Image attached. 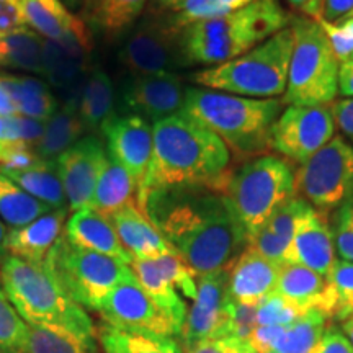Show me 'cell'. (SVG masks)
<instances>
[{
	"mask_svg": "<svg viewBox=\"0 0 353 353\" xmlns=\"http://www.w3.org/2000/svg\"><path fill=\"white\" fill-rule=\"evenodd\" d=\"M275 293L303 314L314 311L332 321L335 296L327 276H322L303 265L286 263L281 267Z\"/></svg>",
	"mask_w": 353,
	"mask_h": 353,
	"instance_id": "obj_21",
	"label": "cell"
},
{
	"mask_svg": "<svg viewBox=\"0 0 353 353\" xmlns=\"http://www.w3.org/2000/svg\"><path fill=\"white\" fill-rule=\"evenodd\" d=\"M252 2H255V0H221V3H223L229 12L241 10V8L250 6Z\"/></svg>",
	"mask_w": 353,
	"mask_h": 353,
	"instance_id": "obj_55",
	"label": "cell"
},
{
	"mask_svg": "<svg viewBox=\"0 0 353 353\" xmlns=\"http://www.w3.org/2000/svg\"><path fill=\"white\" fill-rule=\"evenodd\" d=\"M335 252L342 260L353 262V196L335 210L332 223Z\"/></svg>",
	"mask_w": 353,
	"mask_h": 353,
	"instance_id": "obj_43",
	"label": "cell"
},
{
	"mask_svg": "<svg viewBox=\"0 0 353 353\" xmlns=\"http://www.w3.org/2000/svg\"><path fill=\"white\" fill-rule=\"evenodd\" d=\"M94 41L85 23L59 39H43V76L59 94L64 107L79 112V103L92 70Z\"/></svg>",
	"mask_w": 353,
	"mask_h": 353,
	"instance_id": "obj_11",
	"label": "cell"
},
{
	"mask_svg": "<svg viewBox=\"0 0 353 353\" xmlns=\"http://www.w3.org/2000/svg\"><path fill=\"white\" fill-rule=\"evenodd\" d=\"M316 21V20H314ZM324 30L327 41L332 48L339 63L353 61V15L330 23V21H317Z\"/></svg>",
	"mask_w": 353,
	"mask_h": 353,
	"instance_id": "obj_44",
	"label": "cell"
},
{
	"mask_svg": "<svg viewBox=\"0 0 353 353\" xmlns=\"http://www.w3.org/2000/svg\"><path fill=\"white\" fill-rule=\"evenodd\" d=\"M130 267L134 272L136 278H138L145 293L174 321V324L182 332L188 314L187 303L180 298L179 291L175 290V286L170 283L169 278L157 267L154 259L132 260Z\"/></svg>",
	"mask_w": 353,
	"mask_h": 353,
	"instance_id": "obj_28",
	"label": "cell"
},
{
	"mask_svg": "<svg viewBox=\"0 0 353 353\" xmlns=\"http://www.w3.org/2000/svg\"><path fill=\"white\" fill-rule=\"evenodd\" d=\"M293 33L288 82L283 100L301 107H327L339 95L341 63L321 25L307 17L290 21Z\"/></svg>",
	"mask_w": 353,
	"mask_h": 353,
	"instance_id": "obj_7",
	"label": "cell"
},
{
	"mask_svg": "<svg viewBox=\"0 0 353 353\" xmlns=\"http://www.w3.org/2000/svg\"><path fill=\"white\" fill-rule=\"evenodd\" d=\"M68 2H69V3H72V6H76V3H77V2H81V0H68Z\"/></svg>",
	"mask_w": 353,
	"mask_h": 353,
	"instance_id": "obj_62",
	"label": "cell"
},
{
	"mask_svg": "<svg viewBox=\"0 0 353 353\" xmlns=\"http://www.w3.org/2000/svg\"><path fill=\"white\" fill-rule=\"evenodd\" d=\"M309 203L301 196L291 198L281 208H278L272 218L263 224V228L250 239L249 245L257 250L265 259L278 265H286L291 241L294 236V228L299 216L304 213Z\"/></svg>",
	"mask_w": 353,
	"mask_h": 353,
	"instance_id": "obj_25",
	"label": "cell"
},
{
	"mask_svg": "<svg viewBox=\"0 0 353 353\" xmlns=\"http://www.w3.org/2000/svg\"><path fill=\"white\" fill-rule=\"evenodd\" d=\"M23 8L26 25L46 39L63 38L82 23L63 0H23Z\"/></svg>",
	"mask_w": 353,
	"mask_h": 353,
	"instance_id": "obj_32",
	"label": "cell"
},
{
	"mask_svg": "<svg viewBox=\"0 0 353 353\" xmlns=\"http://www.w3.org/2000/svg\"><path fill=\"white\" fill-rule=\"evenodd\" d=\"M196 278L229 270L249 245L226 193L206 188L151 192L141 206Z\"/></svg>",
	"mask_w": 353,
	"mask_h": 353,
	"instance_id": "obj_1",
	"label": "cell"
},
{
	"mask_svg": "<svg viewBox=\"0 0 353 353\" xmlns=\"http://www.w3.org/2000/svg\"><path fill=\"white\" fill-rule=\"evenodd\" d=\"M26 325L0 283V348L19 353L25 341Z\"/></svg>",
	"mask_w": 353,
	"mask_h": 353,
	"instance_id": "obj_41",
	"label": "cell"
},
{
	"mask_svg": "<svg viewBox=\"0 0 353 353\" xmlns=\"http://www.w3.org/2000/svg\"><path fill=\"white\" fill-rule=\"evenodd\" d=\"M185 353H255L249 341H241L236 337L208 339Z\"/></svg>",
	"mask_w": 353,
	"mask_h": 353,
	"instance_id": "obj_49",
	"label": "cell"
},
{
	"mask_svg": "<svg viewBox=\"0 0 353 353\" xmlns=\"http://www.w3.org/2000/svg\"><path fill=\"white\" fill-rule=\"evenodd\" d=\"M293 50L290 26L228 63L198 70L193 81L210 90L250 99H275L285 94Z\"/></svg>",
	"mask_w": 353,
	"mask_h": 353,
	"instance_id": "obj_6",
	"label": "cell"
},
{
	"mask_svg": "<svg viewBox=\"0 0 353 353\" xmlns=\"http://www.w3.org/2000/svg\"><path fill=\"white\" fill-rule=\"evenodd\" d=\"M187 88L175 72L134 77L123 90V103L149 123L164 120L182 112Z\"/></svg>",
	"mask_w": 353,
	"mask_h": 353,
	"instance_id": "obj_18",
	"label": "cell"
},
{
	"mask_svg": "<svg viewBox=\"0 0 353 353\" xmlns=\"http://www.w3.org/2000/svg\"><path fill=\"white\" fill-rule=\"evenodd\" d=\"M335 128L332 105H288L272 128L270 149L288 162L303 165L334 138Z\"/></svg>",
	"mask_w": 353,
	"mask_h": 353,
	"instance_id": "obj_12",
	"label": "cell"
},
{
	"mask_svg": "<svg viewBox=\"0 0 353 353\" xmlns=\"http://www.w3.org/2000/svg\"><path fill=\"white\" fill-rule=\"evenodd\" d=\"M148 0H100L95 10V23L107 33H120L143 13Z\"/></svg>",
	"mask_w": 353,
	"mask_h": 353,
	"instance_id": "obj_38",
	"label": "cell"
},
{
	"mask_svg": "<svg viewBox=\"0 0 353 353\" xmlns=\"http://www.w3.org/2000/svg\"><path fill=\"white\" fill-rule=\"evenodd\" d=\"M286 325H257L249 337L250 347L255 353H270Z\"/></svg>",
	"mask_w": 353,
	"mask_h": 353,
	"instance_id": "obj_50",
	"label": "cell"
},
{
	"mask_svg": "<svg viewBox=\"0 0 353 353\" xmlns=\"http://www.w3.org/2000/svg\"><path fill=\"white\" fill-rule=\"evenodd\" d=\"M281 265L265 259L250 245L229 268V298L244 306H257L275 293Z\"/></svg>",
	"mask_w": 353,
	"mask_h": 353,
	"instance_id": "obj_20",
	"label": "cell"
},
{
	"mask_svg": "<svg viewBox=\"0 0 353 353\" xmlns=\"http://www.w3.org/2000/svg\"><path fill=\"white\" fill-rule=\"evenodd\" d=\"M335 260L337 252L327 216L309 205L294 228L286 263L303 265L322 276H327Z\"/></svg>",
	"mask_w": 353,
	"mask_h": 353,
	"instance_id": "obj_19",
	"label": "cell"
},
{
	"mask_svg": "<svg viewBox=\"0 0 353 353\" xmlns=\"http://www.w3.org/2000/svg\"><path fill=\"white\" fill-rule=\"evenodd\" d=\"M8 179L51 210H69L56 161H41L28 169H2Z\"/></svg>",
	"mask_w": 353,
	"mask_h": 353,
	"instance_id": "obj_29",
	"label": "cell"
},
{
	"mask_svg": "<svg viewBox=\"0 0 353 353\" xmlns=\"http://www.w3.org/2000/svg\"><path fill=\"white\" fill-rule=\"evenodd\" d=\"M231 307L229 270L198 276L196 298L188 309L182 337H180L183 353L208 339L226 337Z\"/></svg>",
	"mask_w": 353,
	"mask_h": 353,
	"instance_id": "obj_15",
	"label": "cell"
},
{
	"mask_svg": "<svg viewBox=\"0 0 353 353\" xmlns=\"http://www.w3.org/2000/svg\"><path fill=\"white\" fill-rule=\"evenodd\" d=\"M296 193L327 213L353 196V144L334 136L321 151L294 170Z\"/></svg>",
	"mask_w": 353,
	"mask_h": 353,
	"instance_id": "obj_10",
	"label": "cell"
},
{
	"mask_svg": "<svg viewBox=\"0 0 353 353\" xmlns=\"http://www.w3.org/2000/svg\"><path fill=\"white\" fill-rule=\"evenodd\" d=\"M327 281L335 296L334 322H345L353 316V262L337 259L330 268Z\"/></svg>",
	"mask_w": 353,
	"mask_h": 353,
	"instance_id": "obj_40",
	"label": "cell"
},
{
	"mask_svg": "<svg viewBox=\"0 0 353 353\" xmlns=\"http://www.w3.org/2000/svg\"><path fill=\"white\" fill-rule=\"evenodd\" d=\"M134 201H138V183L118 162L108 156L97 180L94 196L88 208L110 218Z\"/></svg>",
	"mask_w": 353,
	"mask_h": 353,
	"instance_id": "obj_26",
	"label": "cell"
},
{
	"mask_svg": "<svg viewBox=\"0 0 353 353\" xmlns=\"http://www.w3.org/2000/svg\"><path fill=\"white\" fill-rule=\"evenodd\" d=\"M101 134L107 139L108 156L134 179L139 190L152 159L151 123L136 114L114 117L103 128Z\"/></svg>",
	"mask_w": 353,
	"mask_h": 353,
	"instance_id": "obj_17",
	"label": "cell"
},
{
	"mask_svg": "<svg viewBox=\"0 0 353 353\" xmlns=\"http://www.w3.org/2000/svg\"><path fill=\"white\" fill-rule=\"evenodd\" d=\"M278 0H255L241 10L205 20L182 32L185 64L218 65L244 54L290 25Z\"/></svg>",
	"mask_w": 353,
	"mask_h": 353,
	"instance_id": "obj_5",
	"label": "cell"
},
{
	"mask_svg": "<svg viewBox=\"0 0 353 353\" xmlns=\"http://www.w3.org/2000/svg\"><path fill=\"white\" fill-rule=\"evenodd\" d=\"M303 312H299L293 304H290L280 294L272 293L262 303L257 304V325H288L296 321Z\"/></svg>",
	"mask_w": 353,
	"mask_h": 353,
	"instance_id": "obj_45",
	"label": "cell"
},
{
	"mask_svg": "<svg viewBox=\"0 0 353 353\" xmlns=\"http://www.w3.org/2000/svg\"><path fill=\"white\" fill-rule=\"evenodd\" d=\"M350 15H353V12H352V13H350ZM347 17H348V15H347Z\"/></svg>",
	"mask_w": 353,
	"mask_h": 353,
	"instance_id": "obj_64",
	"label": "cell"
},
{
	"mask_svg": "<svg viewBox=\"0 0 353 353\" xmlns=\"http://www.w3.org/2000/svg\"><path fill=\"white\" fill-rule=\"evenodd\" d=\"M342 332L347 335V339L353 345V316L350 317V319H347L345 322H342Z\"/></svg>",
	"mask_w": 353,
	"mask_h": 353,
	"instance_id": "obj_57",
	"label": "cell"
},
{
	"mask_svg": "<svg viewBox=\"0 0 353 353\" xmlns=\"http://www.w3.org/2000/svg\"><path fill=\"white\" fill-rule=\"evenodd\" d=\"M52 211L0 170V218L10 228H21Z\"/></svg>",
	"mask_w": 353,
	"mask_h": 353,
	"instance_id": "obj_35",
	"label": "cell"
},
{
	"mask_svg": "<svg viewBox=\"0 0 353 353\" xmlns=\"http://www.w3.org/2000/svg\"><path fill=\"white\" fill-rule=\"evenodd\" d=\"M312 353H353V345L341 329L335 325H327L319 345Z\"/></svg>",
	"mask_w": 353,
	"mask_h": 353,
	"instance_id": "obj_51",
	"label": "cell"
},
{
	"mask_svg": "<svg viewBox=\"0 0 353 353\" xmlns=\"http://www.w3.org/2000/svg\"><path fill=\"white\" fill-rule=\"evenodd\" d=\"M13 143H7V141H0V165H3V162H6V159L8 156V152H10Z\"/></svg>",
	"mask_w": 353,
	"mask_h": 353,
	"instance_id": "obj_58",
	"label": "cell"
},
{
	"mask_svg": "<svg viewBox=\"0 0 353 353\" xmlns=\"http://www.w3.org/2000/svg\"><path fill=\"white\" fill-rule=\"evenodd\" d=\"M97 341L103 353H183L176 339L123 332L110 325L97 329Z\"/></svg>",
	"mask_w": 353,
	"mask_h": 353,
	"instance_id": "obj_34",
	"label": "cell"
},
{
	"mask_svg": "<svg viewBox=\"0 0 353 353\" xmlns=\"http://www.w3.org/2000/svg\"><path fill=\"white\" fill-rule=\"evenodd\" d=\"M43 39L28 26L0 37V65L43 76Z\"/></svg>",
	"mask_w": 353,
	"mask_h": 353,
	"instance_id": "obj_33",
	"label": "cell"
},
{
	"mask_svg": "<svg viewBox=\"0 0 353 353\" xmlns=\"http://www.w3.org/2000/svg\"><path fill=\"white\" fill-rule=\"evenodd\" d=\"M79 117L92 132H101L114 118V87L108 74L100 68H92L79 103Z\"/></svg>",
	"mask_w": 353,
	"mask_h": 353,
	"instance_id": "obj_27",
	"label": "cell"
},
{
	"mask_svg": "<svg viewBox=\"0 0 353 353\" xmlns=\"http://www.w3.org/2000/svg\"><path fill=\"white\" fill-rule=\"evenodd\" d=\"M327 319L319 312H306L288 324L270 353H312L327 329Z\"/></svg>",
	"mask_w": 353,
	"mask_h": 353,
	"instance_id": "obj_36",
	"label": "cell"
},
{
	"mask_svg": "<svg viewBox=\"0 0 353 353\" xmlns=\"http://www.w3.org/2000/svg\"><path fill=\"white\" fill-rule=\"evenodd\" d=\"M303 12L307 19L335 23L353 12V0H311Z\"/></svg>",
	"mask_w": 353,
	"mask_h": 353,
	"instance_id": "obj_47",
	"label": "cell"
},
{
	"mask_svg": "<svg viewBox=\"0 0 353 353\" xmlns=\"http://www.w3.org/2000/svg\"><path fill=\"white\" fill-rule=\"evenodd\" d=\"M17 108L13 105V100L10 94L7 92L6 85H3L2 81H0V117H15Z\"/></svg>",
	"mask_w": 353,
	"mask_h": 353,
	"instance_id": "obj_54",
	"label": "cell"
},
{
	"mask_svg": "<svg viewBox=\"0 0 353 353\" xmlns=\"http://www.w3.org/2000/svg\"><path fill=\"white\" fill-rule=\"evenodd\" d=\"M154 2H157V3H161L162 7H172V6H175L176 2H180V0H154Z\"/></svg>",
	"mask_w": 353,
	"mask_h": 353,
	"instance_id": "obj_61",
	"label": "cell"
},
{
	"mask_svg": "<svg viewBox=\"0 0 353 353\" xmlns=\"http://www.w3.org/2000/svg\"><path fill=\"white\" fill-rule=\"evenodd\" d=\"M99 314L110 327L123 332L172 337L176 341L182 337L180 329L145 293L134 273L110 291Z\"/></svg>",
	"mask_w": 353,
	"mask_h": 353,
	"instance_id": "obj_13",
	"label": "cell"
},
{
	"mask_svg": "<svg viewBox=\"0 0 353 353\" xmlns=\"http://www.w3.org/2000/svg\"><path fill=\"white\" fill-rule=\"evenodd\" d=\"M120 61L134 77L174 72L185 64L182 32L174 28L169 19L145 20L123 44Z\"/></svg>",
	"mask_w": 353,
	"mask_h": 353,
	"instance_id": "obj_14",
	"label": "cell"
},
{
	"mask_svg": "<svg viewBox=\"0 0 353 353\" xmlns=\"http://www.w3.org/2000/svg\"><path fill=\"white\" fill-rule=\"evenodd\" d=\"M339 94L345 99H353V61L341 64L339 72Z\"/></svg>",
	"mask_w": 353,
	"mask_h": 353,
	"instance_id": "obj_53",
	"label": "cell"
},
{
	"mask_svg": "<svg viewBox=\"0 0 353 353\" xmlns=\"http://www.w3.org/2000/svg\"><path fill=\"white\" fill-rule=\"evenodd\" d=\"M19 353H97V347L59 330L28 324Z\"/></svg>",
	"mask_w": 353,
	"mask_h": 353,
	"instance_id": "obj_37",
	"label": "cell"
},
{
	"mask_svg": "<svg viewBox=\"0 0 353 353\" xmlns=\"http://www.w3.org/2000/svg\"><path fill=\"white\" fill-rule=\"evenodd\" d=\"M107 157L103 141L92 134L79 139L72 148L56 159L69 211L76 213L88 208Z\"/></svg>",
	"mask_w": 353,
	"mask_h": 353,
	"instance_id": "obj_16",
	"label": "cell"
},
{
	"mask_svg": "<svg viewBox=\"0 0 353 353\" xmlns=\"http://www.w3.org/2000/svg\"><path fill=\"white\" fill-rule=\"evenodd\" d=\"M226 195L250 242L278 208L296 196L293 165L270 154L242 162L232 170Z\"/></svg>",
	"mask_w": 353,
	"mask_h": 353,
	"instance_id": "obj_8",
	"label": "cell"
},
{
	"mask_svg": "<svg viewBox=\"0 0 353 353\" xmlns=\"http://www.w3.org/2000/svg\"><path fill=\"white\" fill-rule=\"evenodd\" d=\"M0 81L12 97L17 114L33 118V120L48 121L59 108L54 94L39 79L0 76Z\"/></svg>",
	"mask_w": 353,
	"mask_h": 353,
	"instance_id": "obj_30",
	"label": "cell"
},
{
	"mask_svg": "<svg viewBox=\"0 0 353 353\" xmlns=\"http://www.w3.org/2000/svg\"><path fill=\"white\" fill-rule=\"evenodd\" d=\"M65 237L70 244L131 265L132 257L123 247L117 229L107 216L90 208L79 210L65 223Z\"/></svg>",
	"mask_w": 353,
	"mask_h": 353,
	"instance_id": "obj_24",
	"label": "cell"
},
{
	"mask_svg": "<svg viewBox=\"0 0 353 353\" xmlns=\"http://www.w3.org/2000/svg\"><path fill=\"white\" fill-rule=\"evenodd\" d=\"M0 283L26 324L59 330L95 345L97 329L85 309L64 293L44 265L7 255L0 260Z\"/></svg>",
	"mask_w": 353,
	"mask_h": 353,
	"instance_id": "obj_4",
	"label": "cell"
},
{
	"mask_svg": "<svg viewBox=\"0 0 353 353\" xmlns=\"http://www.w3.org/2000/svg\"><path fill=\"white\" fill-rule=\"evenodd\" d=\"M43 265L72 301L97 312L110 291L134 273L121 260L70 244L64 234Z\"/></svg>",
	"mask_w": 353,
	"mask_h": 353,
	"instance_id": "obj_9",
	"label": "cell"
},
{
	"mask_svg": "<svg viewBox=\"0 0 353 353\" xmlns=\"http://www.w3.org/2000/svg\"><path fill=\"white\" fill-rule=\"evenodd\" d=\"M335 125L353 144V99H343L332 103Z\"/></svg>",
	"mask_w": 353,
	"mask_h": 353,
	"instance_id": "obj_52",
	"label": "cell"
},
{
	"mask_svg": "<svg viewBox=\"0 0 353 353\" xmlns=\"http://www.w3.org/2000/svg\"><path fill=\"white\" fill-rule=\"evenodd\" d=\"M152 159L138 190V206L156 190L206 188L226 193L231 152L213 131L179 113L152 123Z\"/></svg>",
	"mask_w": 353,
	"mask_h": 353,
	"instance_id": "obj_2",
	"label": "cell"
},
{
	"mask_svg": "<svg viewBox=\"0 0 353 353\" xmlns=\"http://www.w3.org/2000/svg\"><path fill=\"white\" fill-rule=\"evenodd\" d=\"M6 237H7V229H6V226H3L2 221H0V260H2L3 257H7Z\"/></svg>",
	"mask_w": 353,
	"mask_h": 353,
	"instance_id": "obj_56",
	"label": "cell"
},
{
	"mask_svg": "<svg viewBox=\"0 0 353 353\" xmlns=\"http://www.w3.org/2000/svg\"><path fill=\"white\" fill-rule=\"evenodd\" d=\"M68 211L52 210L26 226L8 229L6 237L7 255L43 265L50 250L63 236Z\"/></svg>",
	"mask_w": 353,
	"mask_h": 353,
	"instance_id": "obj_22",
	"label": "cell"
},
{
	"mask_svg": "<svg viewBox=\"0 0 353 353\" xmlns=\"http://www.w3.org/2000/svg\"><path fill=\"white\" fill-rule=\"evenodd\" d=\"M83 131L85 126L77 110L61 105V108L46 121L44 134L34 151L41 161H56L81 139Z\"/></svg>",
	"mask_w": 353,
	"mask_h": 353,
	"instance_id": "obj_31",
	"label": "cell"
},
{
	"mask_svg": "<svg viewBox=\"0 0 353 353\" xmlns=\"http://www.w3.org/2000/svg\"><path fill=\"white\" fill-rule=\"evenodd\" d=\"M157 267L161 268L162 273L169 278V281L175 286L176 291L183 294L185 298L195 299L196 298V281L193 272L190 270L188 265L183 262L176 252L159 255L154 259Z\"/></svg>",
	"mask_w": 353,
	"mask_h": 353,
	"instance_id": "obj_42",
	"label": "cell"
},
{
	"mask_svg": "<svg viewBox=\"0 0 353 353\" xmlns=\"http://www.w3.org/2000/svg\"><path fill=\"white\" fill-rule=\"evenodd\" d=\"M8 138V118L0 117V141H7Z\"/></svg>",
	"mask_w": 353,
	"mask_h": 353,
	"instance_id": "obj_59",
	"label": "cell"
},
{
	"mask_svg": "<svg viewBox=\"0 0 353 353\" xmlns=\"http://www.w3.org/2000/svg\"><path fill=\"white\" fill-rule=\"evenodd\" d=\"M288 2H290L291 6H293V7H296V8H301V10H303V8L306 7L307 3L311 2V0H288Z\"/></svg>",
	"mask_w": 353,
	"mask_h": 353,
	"instance_id": "obj_60",
	"label": "cell"
},
{
	"mask_svg": "<svg viewBox=\"0 0 353 353\" xmlns=\"http://www.w3.org/2000/svg\"><path fill=\"white\" fill-rule=\"evenodd\" d=\"M170 17H167L174 28L183 32L188 26L205 20L219 19L231 13L221 3V0H180L169 7Z\"/></svg>",
	"mask_w": 353,
	"mask_h": 353,
	"instance_id": "obj_39",
	"label": "cell"
},
{
	"mask_svg": "<svg viewBox=\"0 0 353 353\" xmlns=\"http://www.w3.org/2000/svg\"><path fill=\"white\" fill-rule=\"evenodd\" d=\"M283 112L276 99H250L210 88H187L182 114L213 131L237 162L270 151L272 128Z\"/></svg>",
	"mask_w": 353,
	"mask_h": 353,
	"instance_id": "obj_3",
	"label": "cell"
},
{
	"mask_svg": "<svg viewBox=\"0 0 353 353\" xmlns=\"http://www.w3.org/2000/svg\"><path fill=\"white\" fill-rule=\"evenodd\" d=\"M23 0H0V37L26 28Z\"/></svg>",
	"mask_w": 353,
	"mask_h": 353,
	"instance_id": "obj_48",
	"label": "cell"
},
{
	"mask_svg": "<svg viewBox=\"0 0 353 353\" xmlns=\"http://www.w3.org/2000/svg\"><path fill=\"white\" fill-rule=\"evenodd\" d=\"M46 121L33 120V118L21 117H8V138L7 143H23L37 148L44 134Z\"/></svg>",
	"mask_w": 353,
	"mask_h": 353,
	"instance_id": "obj_46",
	"label": "cell"
},
{
	"mask_svg": "<svg viewBox=\"0 0 353 353\" xmlns=\"http://www.w3.org/2000/svg\"><path fill=\"white\" fill-rule=\"evenodd\" d=\"M0 353H17V352H10V350H3V348H0Z\"/></svg>",
	"mask_w": 353,
	"mask_h": 353,
	"instance_id": "obj_63",
	"label": "cell"
},
{
	"mask_svg": "<svg viewBox=\"0 0 353 353\" xmlns=\"http://www.w3.org/2000/svg\"><path fill=\"white\" fill-rule=\"evenodd\" d=\"M110 221L132 260L156 259L159 255L175 252L174 247L139 208L138 201L130 203L125 208L117 211L110 216Z\"/></svg>",
	"mask_w": 353,
	"mask_h": 353,
	"instance_id": "obj_23",
	"label": "cell"
}]
</instances>
